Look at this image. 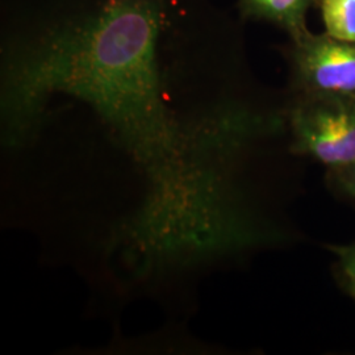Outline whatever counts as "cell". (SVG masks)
Returning a JSON list of instances; mask_svg holds the SVG:
<instances>
[{
    "label": "cell",
    "mask_w": 355,
    "mask_h": 355,
    "mask_svg": "<svg viewBox=\"0 0 355 355\" xmlns=\"http://www.w3.org/2000/svg\"><path fill=\"white\" fill-rule=\"evenodd\" d=\"M159 32V10L145 0H114L58 26L7 66L3 116L7 140L17 145L53 95L89 104L148 182L141 223L162 236H184L227 203L232 153L212 117L182 124L167 107Z\"/></svg>",
    "instance_id": "6da1fadb"
},
{
    "label": "cell",
    "mask_w": 355,
    "mask_h": 355,
    "mask_svg": "<svg viewBox=\"0 0 355 355\" xmlns=\"http://www.w3.org/2000/svg\"><path fill=\"white\" fill-rule=\"evenodd\" d=\"M293 150L330 168L355 161V95L308 94L292 111Z\"/></svg>",
    "instance_id": "7a4b0ae2"
},
{
    "label": "cell",
    "mask_w": 355,
    "mask_h": 355,
    "mask_svg": "<svg viewBox=\"0 0 355 355\" xmlns=\"http://www.w3.org/2000/svg\"><path fill=\"white\" fill-rule=\"evenodd\" d=\"M293 61L306 94L355 95V42L306 32L295 38Z\"/></svg>",
    "instance_id": "3957f363"
},
{
    "label": "cell",
    "mask_w": 355,
    "mask_h": 355,
    "mask_svg": "<svg viewBox=\"0 0 355 355\" xmlns=\"http://www.w3.org/2000/svg\"><path fill=\"white\" fill-rule=\"evenodd\" d=\"M315 0H242L245 11L266 19L296 38L306 33L305 15Z\"/></svg>",
    "instance_id": "277c9868"
},
{
    "label": "cell",
    "mask_w": 355,
    "mask_h": 355,
    "mask_svg": "<svg viewBox=\"0 0 355 355\" xmlns=\"http://www.w3.org/2000/svg\"><path fill=\"white\" fill-rule=\"evenodd\" d=\"M325 33L355 42V0H322Z\"/></svg>",
    "instance_id": "5b68a950"
},
{
    "label": "cell",
    "mask_w": 355,
    "mask_h": 355,
    "mask_svg": "<svg viewBox=\"0 0 355 355\" xmlns=\"http://www.w3.org/2000/svg\"><path fill=\"white\" fill-rule=\"evenodd\" d=\"M333 180L345 195L355 198V161L349 165L331 168Z\"/></svg>",
    "instance_id": "8992f818"
},
{
    "label": "cell",
    "mask_w": 355,
    "mask_h": 355,
    "mask_svg": "<svg viewBox=\"0 0 355 355\" xmlns=\"http://www.w3.org/2000/svg\"><path fill=\"white\" fill-rule=\"evenodd\" d=\"M331 252L338 255L343 272L350 283H355V245L352 246H331Z\"/></svg>",
    "instance_id": "52a82bcc"
},
{
    "label": "cell",
    "mask_w": 355,
    "mask_h": 355,
    "mask_svg": "<svg viewBox=\"0 0 355 355\" xmlns=\"http://www.w3.org/2000/svg\"><path fill=\"white\" fill-rule=\"evenodd\" d=\"M350 287H352V290H353V293H354L355 296V283H350Z\"/></svg>",
    "instance_id": "ba28073f"
}]
</instances>
